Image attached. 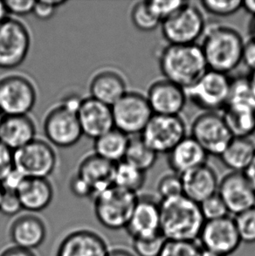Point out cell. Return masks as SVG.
Returning a JSON list of instances; mask_svg holds the SVG:
<instances>
[{
    "instance_id": "f907efd6",
    "label": "cell",
    "mask_w": 255,
    "mask_h": 256,
    "mask_svg": "<svg viewBox=\"0 0 255 256\" xmlns=\"http://www.w3.org/2000/svg\"><path fill=\"white\" fill-rule=\"evenodd\" d=\"M108 256H136L130 251L124 250V248H114V250H110V253Z\"/></svg>"
},
{
    "instance_id": "9a60e30c",
    "label": "cell",
    "mask_w": 255,
    "mask_h": 256,
    "mask_svg": "<svg viewBox=\"0 0 255 256\" xmlns=\"http://www.w3.org/2000/svg\"><path fill=\"white\" fill-rule=\"evenodd\" d=\"M161 200L152 195H138L126 231L132 240L147 239L161 234Z\"/></svg>"
},
{
    "instance_id": "2e32d148",
    "label": "cell",
    "mask_w": 255,
    "mask_h": 256,
    "mask_svg": "<svg viewBox=\"0 0 255 256\" xmlns=\"http://www.w3.org/2000/svg\"><path fill=\"white\" fill-rule=\"evenodd\" d=\"M218 196L229 214H240L255 206V190L245 172H230L220 180Z\"/></svg>"
},
{
    "instance_id": "3957f363",
    "label": "cell",
    "mask_w": 255,
    "mask_h": 256,
    "mask_svg": "<svg viewBox=\"0 0 255 256\" xmlns=\"http://www.w3.org/2000/svg\"><path fill=\"white\" fill-rule=\"evenodd\" d=\"M161 234L170 240H198L204 224L200 204L184 195L161 200Z\"/></svg>"
},
{
    "instance_id": "277c9868",
    "label": "cell",
    "mask_w": 255,
    "mask_h": 256,
    "mask_svg": "<svg viewBox=\"0 0 255 256\" xmlns=\"http://www.w3.org/2000/svg\"><path fill=\"white\" fill-rule=\"evenodd\" d=\"M138 194L113 186L94 198L97 220L110 230L126 228L138 201Z\"/></svg>"
},
{
    "instance_id": "f5cc1de1",
    "label": "cell",
    "mask_w": 255,
    "mask_h": 256,
    "mask_svg": "<svg viewBox=\"0 0 255 256\" xmlns=\"http://www.w3.org/2000/svg\"><path fill=\"white\" fill-rule=\"evenodd\" d=\"M249 80H250V84H251V86H252V92L255 96V71L252 72L251 76L249 77Z\"/></svg>"
},
{
    "instance_id": "9c48e42d",
    "label": "cell",
    "mask_w": 255,
    "mask_h": 256,
    "mask_svg": "<svg viewBox=\"0 0 255 256\" xmlns=\"http://www.w3.org/2000/svg\"><path fill=\"white\" fill-rule=\"evenodd\" d=\"M37 90L28 77L12 74L0 79V113L3 116H24L37 102Z\"/></svg>"
},
{
    "instance_id": "5bb4252c",
    "label": "cell",
    "mask_w": 255,
    "mask_h": 256,
    "mask_svg": "<svg viewBox=\"0 0 255 256\" xmlns=\"http://www.w3.org/2000/svg\"><path fill=\"white\" fill-rule=\"evenodd\" d=\"M198 240L203 250L221 256H231L242 243L234 218L230 215L204 222Z\"/></svg>"
},
{
    "instance_id": "83f0119b",
    "label": "cell",
    "mask_w": 255,
    "mask_h": 256,
    "mask_svg": "<svg viewBox=\"0 0 255 256\" xmlns=\"http://www.w3.org/2000/svg\"><path fill=\"white\" fill-rule=\"evenodd\" d=\"M222 111L234 138H252L255 133V106L228 104Z\"/></svg>"
},
{
    "instance_id": "7c38bea8",
    "label": "cell",
    "mask_w": 255,
    "mask_h": 256,
    "mask_svg": "<svg viewBox=\"0 0 255 256\" xmlns=\"http://www.w3.org/2000/svg\"><path fill=\"white\" fill-rule=\"evenodd\" d=\"M14 168L26 178H48L56 170L57 155L48 142L34 139L14 152Z\"/></svg>"
},
{
    "instance_id": "9f6ffc18",
    "label": "cell",
    "mask_w": 255,
    "mask_h": 256,
    "mask_svg": "<svg viewBox=\"0 0 255 256\" xmlns=\"http://www.w3.org/2000/svg\"><path fill=\"white\" fill-rule=\"evenodd\" d=\"M4 192V188L3 186H2V184H1V183H0V203H1V200H2V198H3Z\"/></svg>"
},
{
    "instance_id": "ee69618b",
    "label": "cell",
    "mask_w": 255,
    "mask_h": 256,
    "mask_svg": "<svg viewBox=\"0 0 255 256\" xmlns=\"http://www.w3.org/2000/svg\"><path fill=\"white\" fill-rule=\"evenodd\" d=\"M242 63L252 72L255 71V38L250 37L245 40L243 54H242Z\"/></svg>"
},
{
    "instance_id": "6da1fadb",
    "label": "cell",
    "mask_w": 255,
    "mask_h": 256,
    "mask_svg": "<svg viewBox=\"0 0 255 256\" xmlns=\"http://www.w3.org/2000/svg\"><path fill=\"white\" fill-rule=\"evenodd\" d=\"M244 44L245 40L234 28L210 24L200 46L208 70L228 74L242 64Z\"/></svg>"
},
{
    "instance_id": "c3c4849f",
    "label": "cell",
    "mask_w": 255,
    "mask_h": 256,
    "mask_svg": "<svg viewBox=\"0 0 255 256\" xmlns=\"http://www.w3.org/2000/svg\"><path fill=\"white\" fill-rule=\"evenodd\" d=\"M242 9L252 15V18H255V0H246L242 1Z\"/></svg>"
},
{
    "instance_id": "f6af8a7d",
    "label": "cell",
    "mask_w": 255,
    "mask_h": 256,
    "mask_svg": "<svg viewBox=\"0 0 255 256\" xmlns=\"http://www.w3.org/2000/svg\"><path fill=\"white\" fill-rule=\"evenodd\" d=\"M24 178L26 176L14 168V170L4 178L3 181L1 182V184L3 186L4 190L17 192L18 189L20 186L21 184L23 183Z\"/></svg>"
},
{
    "instance_id": "4316f807",
    "label": "cell",
    "mask_w": 255,
    "mask_h": 256,
    "mask_svg": "<svg viewBox=\"0 0 255 256\" xmlns=\"http://www.w3.org/2000/svg\"><path fill=\"white\" fill-rule=\"evenodd\" d=\"M224 166L235 172H245L255 158L252 138H232L220 156Z\"/></svg>"
},
{
    "instance_id": "74e56055",
    "label": "cell",
    "mask_w": 255,
    "mask_h": 256,
    "mask_svg": "<svg viewBox=\"0 0 255 256\" xmlns=\"http://www.w3.org/2000/svg\"><path fill=\"white\" fill-rule=\"evenodd\" d=\"M133 250L136 256H159L166 239L162 236L147 239H134Z\"/></svg>"
},
{
    "instance_id": "7bdbcfd3",
    "label": "cell",
    "mask_w": 255,
    "mask_h": 256,
    "mask_svg": "<svg viewBox=\"0 0 255 256\" xmlns=\"http://www.w3.org/2000/svg\"><path fill=\"white\" fill-rule=\"evenodd\" d=\"M14 169V152L0 142V183Z\"/></svg>"
},
{
    "instance_id": "f546056e",
    "label": "cell",
    "mask_w": 255,
    "mask_h": 256,
    "mask_svg": "<svg viewBox=\"0 0 255 256\" xmlns=\"http://www.w3.org/2000/svg\"><path fill=\"white\" fill-rule=\"evenodd\" d=\"M158 158V154L145 144L141 136L130 138L124 161L146 172L155 166Z\"/></svg>"
},
{
    "instance_id": "f1b7e54d",
    "label": "cell",
    "mask_w": 255,
    "mask_h": 256,
    "mask_svg": "<svg viewBox=\"0 0 255 256\" xmlns=\"http://www.w3.org/2000/svg\"><path fill=\"white\" fill-rule=\"evenodd\" d=\"M130 142V136L113 128L94 140V153L111 163H120L124 160Z\"/></svg>"
},
{
    "instance_id": "d590c367",
    "label": "cell",
    "mask_w": 255,
    "mask_h": 256,
    "mask_svg": "<svg viewBox=\"0 0 255 256\" xmlns=\"http://www.w3.org/2000/svg\"><path fill=\"white\" fill-rule=\"evenodd\" d=\"M236 228L242 242L255 243V206L234 216Z\"/></svg>"
},
{
    "instance_id": "1f68e13d",
    "label": "cell",
    "mask_w": 255,
    "mask_h": 256,
    "mask_svg": "<svg viewBox=\"0 0 255 256\" xmlns=\"http://www.w3.org/2000/svg\"><path fill=\"white\" fill-rule=\"evenodd\" d=\"M130 20L134 28L142 32L154 31L162 23L152 12L148 1L134 4L131 8Z\"/></svg>"
},
{
    "instance_id": "e0dca14e",
    "label": "cell",
    "mask_w": 255,
    "mask_h": 256,
    "mask_svg": "<svg viewBox=\"0 0 255 256\" xmlns=\"http://www.w3.org/2000/svg\"><path fill=\"white\" fill-rule=\"evenodd\" d=\"M145 96L153 114L161 116H180L188 100L184 88L164 78L152 82Z\"/></svg>"
},
{
    "instance_id": "d6986e66",
    "label": "cell",
    "mask_w": 255,
    "mask_h": 256,
    "mask_svg": "<svg viewBox=\"0 0 255 256\" xmlns=\"http://www.w3.org/2000/svg\"><path fill=\"white\" fill-rule=\"evenodd\" d=\"M108 253L107 243L99 234L80 229L66 236L56 256H108Z\"/></svg>"
},
{
    "instance_id": "5b68a950",
    "label": "cell",
    "mask_w": 255,
    "mask_h": 256,
    "mask_svg": "<svg viewBox=\"0 0 255 256\" xmlns=\"http://www.w3.org/2000/svg\"><path fill=\"white\" fill-rule=\"evenodd\" d=\"M207 24L203 10L190 2L161 23V32L170 45H194L202 38Z\"/></svg>"
},
{
    "instance_id": "b9f144b4",
    "label": "cell",
    "mask_w": 255,
    "mask_h": 256,
    "mask_svg": "<svg viewBox=\"0 0 255 256\" xmlns=\"http://www.w3.org/2000/svg\"><path fill=\"white\" fill-rule=\"evenodd\" d=\"M6 7L7 12L14 16H26L32 14L34 8V0H8L4 1Z\"/></svg>"
},
{
    "instance_id": "cb8c5ba5",
    "label": "cell",
    "mask_w": 255,
    "mask_h": 256,
    "mask_svg": "<svg viewBox=\"0 0 255 256\" xmlns=\"http://www.w3.org/2000/svg\"><path fill=\"white\" fill-rule=\"evenodd\" d=\"M36 139V126L28 114L4 116L0 142L15 152Z\"/></svg>"
},
{
    "instance_id": "ba28073f",
    "label": "cell",
    "mask_w": 255,
    "mask_h": 256,
    "mask_svg": "<svg viewBox=\"0 0 255 256\" xmlns=\"http://www.w3.org/2000/svg\"><path fill=\"white\" fill-rule=\"evenodd\" d=\"M28 26L17 18L8 17L0 23V68L12 70L26 59L31 48Z\"/></svg>"
},
{
    "instance_id": "816d5d0a",
    "label": "cell",
    "mask_w": 255,
    "mask_h": 256,
    "mask_svg": "<svg viewBox=\"0 0 255 256\" xmlns=\"http://www.w3.org/2000/svg\"><path fill=\"white\" fill-rule=\"evenodd\" d=\"M8 17L6 7L4 6V1H0V23Z\"/></svg>"
},
{
    "instance_id": "ac0fdd59",
    "label": "cell",
    "mask_w": 255,
    "mask_h": 256,
    "mask_svg": "<svg viewBox=\"0 0 255 256\" xmlns=\"http://www.w3.org/2000/svg\"><path fill=\"white\" fill-rule=\"evenodd\" d=\"M77 116L83 136L94 140L114 128L110 106L92 97L83 98Z\"/></svg>"
},
{
    "instance_id": "f35d334b",
    "label": "cell",
    "mask_w": 255,
    "mask_h": 256,
    "mask_svg": "<svg viewBox=\"0 0 255 256\" xmlns=\"http://www.w3.org/2000/svg\"><path fill=\"white\" fill-rule=\"evenodd\" d=\"M148 6L161 22L180 10L186 1L182 0H150Z\"/></svg>"
},
{
    "instance_id": "681fc988",
    "label": "cell",
    "mask_w": 255,
    "mask_h": 256,
    "mask_svg": "<svg viewBox=\"0 0 255 256\" xmlns=\"http://www.w3.org/2000/svg\"><path fill=\"white\" fill-rule=\"evenodd\" d=\"M245 174L255 190V158L252 164H250V166L248 167V169L246 170Z\"/></svg>"
},
{
    "instance_id": "d4e9b609",
    "label": "cell",
    "mask_w": 255,
    "mask_h": 256,
    "mask_svg": "<svg viewBox=\"0 0 255 256\" xmlns=\"http://www.w3.org/2000/svg\"><path fill=\"white\" fill-rule=\"evenodd\" d=\"M17 194L23 210L35 214L48 208L54 192L48 178H26L18 189Z\"/></svg>"
},
{
    "instance_id": "30bf717a",
    "label": "cell",
    "mask_w": 255,
    "mask_h": 256,
    "mask_svg": "<svg viewBox=\"0 0 255 256\" xmlns=\"http://www.w3.org/2000/svg\"><path fill=\"white\" fill-rule=\"evenodd\" d=\"M190 136L204 150L208 156H220L232 139L224 118L218 112L198 114L190 127Z\"/></svg>"
},
{
    "instance_id": "6f0895ef",
    "label": "cell",
    "mask_w": 255,
    "mask_h": 256,
    "mask_svg": "<svg viewBox=\"0 0 255 256\" xmlns=\"http://www.w3.org/2000/svg\"><path fill=\"white\" fill-rule=\"evenodd\" d=\"M4 116L0 113V128H1V125H2V122H3Z\"/></svg>"
},
{
    "instance_id": "44dd1931",
    "label": "cell",
    "mask_w": 255,
    "mask_h": 256,
    "mask_svg": "<svg viewBox=\"0 0 255 256\" xmlns=\"http://www.w3.org/2000/svg\"><path fill=\"white\" fill-rule=\"evenodd\" d=\"M9 234L14 246L32 251L45 242L48 231L45 222L42 218L28 212L14 220Z\"/></svg>"
},
{
    "instance_id": "8fae6325",
    "label": "cell",
    "mask_w": 255,
    "mask_h": 256,
    "mask_svg": "<svg viewBox=\"0 0 255 256\" xmlns=\"http://www.w3.org/2000/svg\"><path fill=\"white\" fill-rule=\"evenodd\" d=\"M140 136L156 154H168L186 138V124L181 116L154 114Z\"/></svg>"
},
{
    "instance_id": "7a4b0ae2",
    "label": "cell",
    "mask_w": 255,
    "mask_h": 256,
    "mask_svg": "<svg viewBox=\"0 0 255 256\" xmlns=\"http://www.w3.org/2000/svg\"><path fill=\"white\" fill-rule=\"evenodd\" d=\"M159 70L166 80L184 90L192 86L208 70L200 45L166 44L158 54Z\"/></svg>"
},
{
    "instance_id": "603a6c76",
    "label": "cell",
    "mask_w": 255,
    "mask_h": 256,
    "mask_svg": "<svg viewBox=\"0 0 255 256\" xmlns=\"http://www.w3.org/2000/svg\"><path fill=\"white\" fill-rule=\"evenodd\" d=\"M90 97L112 107L128 92L124 76L118 70H100L90 80Z\"/></svg>"
},
{
    "instance_id": "bcb514c9",
    "label": "cell",
    "mask_w": 255,
    "mask_h": 256,
    "mask_svg": "<svg viewBox=\"0 0 255 256\" xmlns=\"http://www.w3.org/2000/svg\"><path fill=\"white\" fill-rule=\"evenodd\" d=\"M70 190L76 197L80 198H90L93 200V194L90 187L88 186L86 183L80 180L76 174L72 176V180L70 181Z\"/></svg>"
},
{
    "instance_id": "8992f818",
    "label": "cell",
    "mask_w": 255,
    "mask_h": 256,
    "mask_svg": "<svg viewBox=\"0 0 255 256\" xmlns=\"http://www.w3.org/2000/svg\"><path fill=\"white\" fill-rule=\"evenodd\" d=\"M231 82L228 74L208 70L200 80L186 90L187 99L204 111L223 110L229 100Z\"/></svg>"
},
{
    "instance_id": "4fadbf2b",
    "label": "cell",
    "mask_w": 255,
    "mask_h": 256,
    "mask_svg": "<svg viewBox=\"0 0 255 256\" xmlns=\"http://www.w3.org/2000/svg\"><path fill=\"white\" fill-rule=\"evenodd\" d=\"M43 128L49 144L59 148L76 146L83 136L77 113L60 104L48 113Z\"/></svg>"
},
{
    "instance_id": "52a82bcc",
    "label": "cell",
    "mask_w": 255,
    "mask_h": 256,
    "mask_svg": "<svg viewBox=\"0 0 255 256\" xmlns=\"http://www.w3.org/2000/svg\"><path fill=\"white\" fill-rule=\"evenodd\" d=\"M114 128L128 136L141 135L154 116L145 94L128 91L111 107Z\"/></svg>"
},
{
    "instance_id": "60d3db41",
    "label": "cell",
    "mask_w": 255,
    "mask_h": 256,
    "mask_svg": "<svg viewBox=\"0 0 255 256\" xmlns=\"http://www.w3.org/2000/svg\"><path fill=\"white\" fill-rule=\"evenodd\" d=\"M23 210L20 200L16 192L4 190L0 203V212L8 217H14Z\"/></svg>"
},
{
    "instance_id": "484cf974",
    "label": "cell",
    "mask_w": 255,
    "mask_h": 256,
    "mask_svg": "<svg viewBox=\"0 0 255 256\" xmlns=\"http://www.w3.org/2000/svg\"><path fill=\"white\" fill-rule=\"evenodd\" d=\"M167 155L170 170L180 176L207 164L208 158L204 150L190 136L184 138Z\"/></svg>"
},
{
    "instance_id": "11a10c76",
    "label": "cell",
    "mask_w": 255,
    "mask_h": 256,
    "mask_svg": "<svg viewBox=\"0 0 255 256\" xmlns=\"http://www.w3.org/2000/svg\"><path fill=\"white\" fill-rule=\"evenodd\" d=\"M201 256H221L220 254H217L212 253V252H210V251H208V250H203L202 251V254Z\"/></svg>"
},
{
    "instance_id": "e575fe53",
    "label": "cell",
    "mask_w": 255,
    "mask_h": 256,
    "mask_svg": "<svg viewBox=\"0 0 255 256\" xmlns=\"http://www.w3.org/2000/svg\"><path fill=\"white\" fill-rule=\"evenodd\" d=\"M204 10L218 17H229L242 9L240 0H203L200 2Z\"/></svg>"
},
{
    "instance_id": "ab89813d",
    "label": "cell",
    "mask_w": 255,
    "mask_h": 256,
    "mask_svg": "<svg viewBox=\"0 0 255 256\" xmlns=\"http://www.w3.org/2000/svg\"><path fill=\"white\" fill-rule=\"evenodd\" d=\"M66 2L62 0H42L35 2L32 14L38 20H48L56 14V10L66 4Z\"/></svg>"
},
{
    "instance_id": "7402d4cb",
    "label": "cell",
    "mask_w": 255,
    "mask_h": 256,
    "mask_svg": "<svg viewBox=\"0 0 255 256\" xmlns=\"http://www.w3.org/2000/svg\"><path fill=\"white\" fill-rule=\"evenodd\" d=\"M184 195L200 204L218 194L220 180L217 172L208 164L181 175Z\"/></svg>"
},
{
    "instance_id": "d6a6232c",
    "label": "cell",
    "mask_w": 255,
    "mask_h": 256,
    "mask_svg": "<svg viewBox=\"0 0 255 256\" xmlns=\"http://www.w3.org/2000/svg\"><path fill=\"white\" fill-rule=\"evenodd\" d=\"M202 251L198 240H166L159 256H201Z\"/></svg>"
},
{
    "instance_id": "4dcf8cb0",
    "label": "cell",
    "mask_w": 255,
    "mask_h": 256,
    "mask_svg": "<svg viewBox=\"0 0 255 256\" xmlns=\"http://www.w3.org/2000/svg\"><path fill=\"white\" fill-rule=\"evenodd\" d=\"M146 172L131 166L125 161L116 164L114 186L124 190L138 194L144 186Z\"/></svg>"
},
{
    "instance_id": "8d00e7d4",
    "label": "cell",
    "mask_w": 255,
    "mask_h": 256,
    "mask_svg": "<svg viewBox=\"0 0 255 256\" xmlns=\"http://www.w3.org/2000/svg\"><path fill=\"white\" fill-rule=\"evenodd\" d=\"M200 206L206 222L224 218L230 215L226 204L218 194L200 203Z\"/></svg>"
},
{
    "instance_id": "ffe728a7",
    "label": "cell",
    "mask_w": 255,
    "mask_h": 256,
    "mask_svg": "<svg viewBox=\"0 0 255 256\" xmlns=\"http://www.w3.org/2000/svg\"><path fill=\"white\" fill-rule=\"evenodd\" d=\"M116 164L93 153L80 164L76 175L90 187L94 198L114 186Z\"/></svg>"
},
{
    "instance_id": "836d02e7",
    "label": "cell",
    "mask_w": 255,
    "mask_h": 256,
    "mask_svg": "<svg viewBox=\"0 0 255 256\" xmlns=\"http://www.w3.org/2000/svg\"><path fill=\"white\" fill-rule=\"evenodd\" d=\"M159 200H164L184 195L181 176L176 173H167L159 178L156 184Z\"/></svg>"
},
{
    "instance_id": "db71d44e",
    "label": "cell",
    "mask_w": 255,
    "mask_h": 256,
    "mask_svg": "<svg viewBox=\"0 0 255 256\" xmlns=\"http://www.w3.org/2000/svg\"><path fill=\"white\" fill-rule=\"evenodd\" d=\"M250 34H251V38H255V18H252V23L250 24Z\"/></svg>"
},
{
    "instance_id": "7dc6e473",
    "label": "cell",
    "mask_w": 255,
    "mask_h": 256,
    "mask_svg": "<svg viewBox=\"0 0 255 256\" xmlns=\"http://www.w3.org/2000/svg\"><path fill=\"white\" fill-rule=\"evenodd\" d=\"M0 256H36L32 251L12 246L4 250Z\"/></svg>"
}]
</instances>
